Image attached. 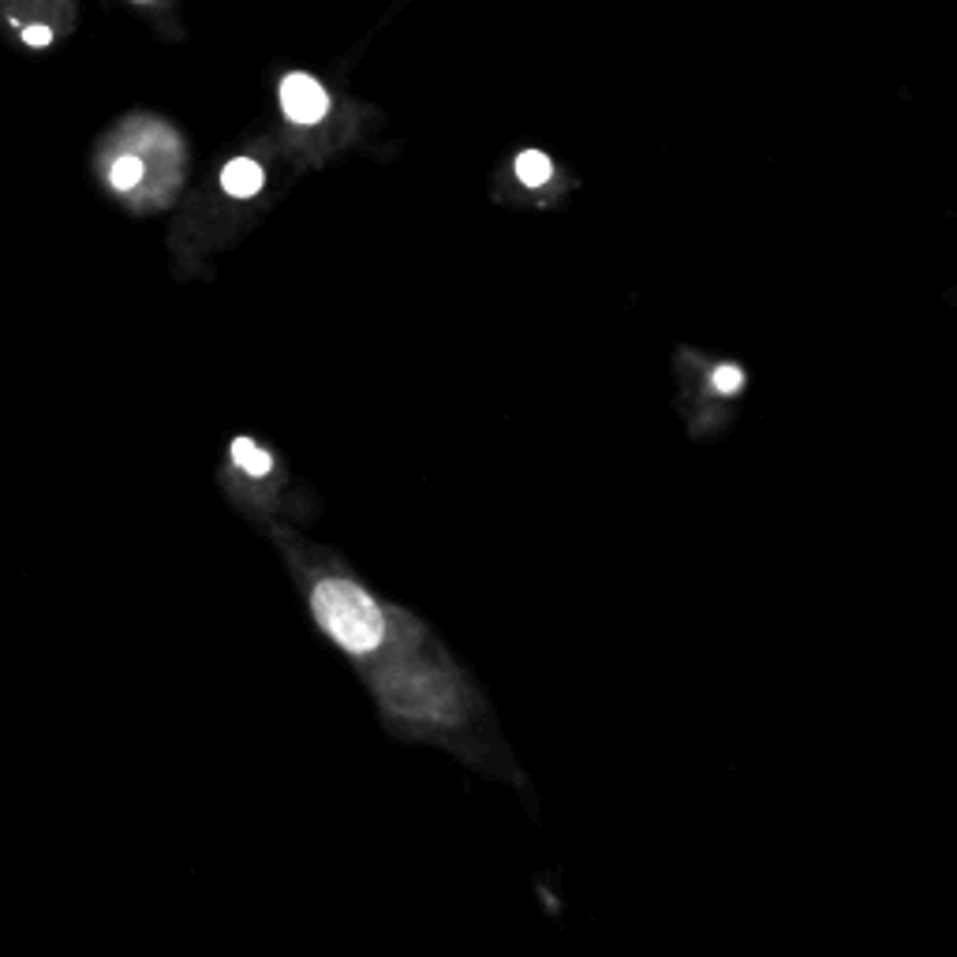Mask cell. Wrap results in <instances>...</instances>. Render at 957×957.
Returning a JSON list of instances; mask_svg holds the SVG:
<instances>
[{"mask_svg":"<svg viewBox=\"0 0 957 957\" xmlns=\"http://www.w3.org/2000/svg\"><path fill=\"white\" fill-rule=\"evenodd\" d=\"M741 386H744V371H741V367H718V371H715V389H718V393L733 397V393H741Z\"/></svg>","mask_w":957,"mask_h":957,"instance_id":"52a82bcc","label":"cell"},{"mask_svg":"<svg viewBox=\"0 0 957 957\" xmlns=\"http://www.w3.org/2000/svg\"><path fill=\"white\" fill-rule=\"evenodd\" d=\"M232 460L240 464L247 475H255V479H262V475L273 472V457L266 453V449H258L255 442H247V438H240V442H232Z\"/></svg>","mask_w":957,"mask_h":957,"instance_id":"277c9868","label":"cell"},{"mask_svg":"<svg viewBox=\"0 0 957 957\" xmlns=\"http://www.w3.org/2000/svg\"><path fill=\"white\" fill-rule=\"evenodd\" d=\"M550 172H554V165H550V158L539 154V150H524V154L516 158V180L524 187H543L546 180H550Z\"/></svg>","mask_w":957,"mask_h":957,"instance_id":"5b68a950","label":"cell"},{"mask_svg":"<svg viewBox=\"0 0 957 957\" xmlns=\"http://www.w3.org/2000/svg\"><path fill=\"white\" fill-rule=\"evenodd\" d=\"M311 606H315L318 625L348 655H371L386 640V617L378 610V602L352 580H322Z\"/></svg>","mask_w":957,"mask_h":957,"instance_id":"6da1fadb","label":"cell"},{"mask_svg":"<svg viewBox=\"0 0 957 957\" xmlns=\"http://www.w3.org/2000/svg\"><path fill=\"white\" fill-rule=\"evenodd\" d=\"M281 109L296 124H318L329 113V94L311 75H285V83H281Z\"/></svg>","mask_w":957,"mask_h":957,"instance_id":"7a4b0ae2","label":"cell"},{"mask_svg":"<svg viewBox=\"0 0 957 957\" xmlns=\"http://www.w3.org/2000/svg\"><path fill=\"white\" fill-rule=\"evenodd\" d=\"M23 42L34 45V49H45V45L53 42V30H49V27H27V30H23Z\"/></svg>","mask_w":957,"mask_h":957,"instance_id":"ba28073f","label":"cell"},{"mask_svg":"<svg viewBox=\"0 0 957 957\" xmlns=\"http://www.w3.org/2000/svg\"><path fill=\"white\" fill-rule=\"evenodd\" d=\"M262 184H266V172H262V165H255L251 158L229 161L225 172H221V187L229 191L232 199H251V195L262 191Z\"/></svg>","mask_w":957,"mask_h":957,"instance_id":"3957f363","label":"cell"},{"mask_svg":"<svg viewBox=\"0 0 957 957\" xmlns=\"http://www.w3.org/2000/svg\"><path fill=\"white\" fill-rule=\"evenodd\" d=\"M109 180H113L116 191H131V187H139V180H143V161L139 158H116L113 169H109Z\"/></svg>","mask_w":957,"mask_h":957,"instance_id":"8992f818","label":"cell"}]
</instances>
